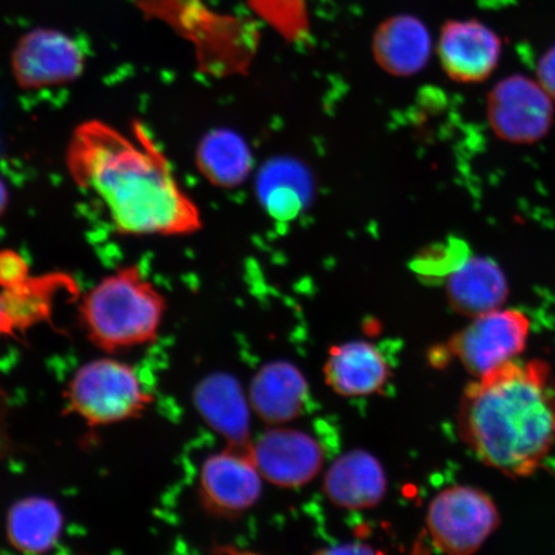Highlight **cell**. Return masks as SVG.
I'll use <instances>...</instances> for the list:
<instances>
[{
    "label": "cell",
    "instance_id": "6da1fadb",
    "mask_svg": "<svg viewBox=\"0 0 555 555\" xmlns=\"http://www.w3.org/2000/svg\"><path fill=\"white\" fill-rule=\"evenodd\" d=\"M66 164L81 190L106 210L117 233L179 237L203 228L199 208L142 124L130 134L92 120L74 130Z\"/></svg>",
    "mask_w": 555,
    "mask_h": 555
},
{
    "label": "cell",
    "instance_id": "7a4b0ae2",
    "mask_svg": "<svg viewBox=\"0 0 555 555\" xmlns=\"http://www.w3.org/2000/svg\"><path fill=\"white\" fill-rule=\"evenodd\" d=\"M460 428L478 460L511 477L535 474L555 446V382L541 360L505 363L464 391Z\"/></svg>",
    "mask_w": 555,
    "mask_h": 555
},
{
    "label": "cell",
    "instance_id": "3957f363",
    "mask_svg": "<svg viewBox=\"0 0 555 555\" xmlns=\"http://www.w3.org/2000/svg\"><path fill=\"white\" fill-rule=\"evenodd\" d=\"M80 319L88 338L108 353L154 343L166 298L138 267L117 269L82 296Z\"/></svg>",
    "mask_w": 555,
    "mask_h": 555
},
{
    "label": "cell",
    "instance_id": "277c9868",
    "mask_svg": "<svg viewBox=\"0 0 555 555\" xmlns=\"http://www.w3.org/2000/svg\"><path fill=\"white\" fill-rule=\"evenodd\" d=\"M66 404L90 427H106L139 418L154 402L134 366L114 358L81 365L68 382Z\"/></svg>",
    "mask_w": 555,
    "mask_h": 555
},
{
    "label": "cell",
    "instance_id": "5b68a950",
    "mask_svg": "<svg viewBox=\"0 0 555 555\" xmlns=\"http://www.w3.org/2000/svg\"><path fill=\"white\" fill-rule=\"evenodd\" d=\"M499 524L501 516L491 498L469 486L446 489L428 506L429 535L434 544L448 554L477 552Z\"/></svg>",
    "mask_w": 555,
    "mask_h": 555
},
{
    "label": "cell",
    "instance_id": "8992f818",
    "mask_svg": "<svg viewBox=\"0 0 555 555\" xmlns=\"http://www.w3.org/2000/svg\"><path fill=\"white\" fill-rule=\"evenodd\" d=\"M529 335L530 321L524 312L498 309L475 318L453 338L450 350L478 379L515 360Z\"/></svg>",
    "mask_w": 555,
    "mask_h": 555
},
{
    "label": "cell",
    "instance_id": "52a82bcc",
    "mask_svg": "<svg viewBox=\"0 0 555 555\" xmlns=\"http://www.w3.org/2000/svg\"><path fill=\"white\" fill-rule=\"evenodd\" d=\"M488 119L494 133L505 142L537 143L550 133L553 125L552 96L526 76H509L492 88Z\"/></svg>",
    "mask_w": 555,
    "mask_h": 555
},
{
    "label": "cell",
    "instance_id": "ba28073f",
    "mask_svg": "<svg viewBox=\"0 0 555 555\" xmlns=\"http://www.w3.org/2000/svg\"><path fill=\"white\" fill-rule=\"evenodd\" d=\"M81 47L67 34L35 29L24 35L11 55L13 78L24 89L68 85L85 72Z\"/></svg>",
    "mask_w": 555,
    "mask_h": 555
},
{
    "label": "cell",
    "instance_id": "9c48e42d",
    "mask_svg": "<svg viewBox=\"0 0 555 555\" xmlns=\"http://www.w3.org/2000/svg\"><path fill=\"white\" fill-rule=\"evenodd\" d=\"M261 478L249 455V448L228 446L221 453L208 456L201 468V502L214 515L238 516L259 501Z\"/></svg>",
    "mask_w": 555,
    "mask_h": 555
},
{
    "label": "cell",
    "instance_id": "30bf717a",
    "mask_svg": "<svg viewBox=\"0 0 555 555\" xmlns=\"http://www.w3.org/2000/svg\"><path fill=\"white\" fill-rule=\"evenodd\" d=\"M249 455L262 478L281 488H300L322 469L321 446L297 429L275 428L249 446Z\"/></svg>",
    "mask_w": 555,
    "mask_h": 555
},
{
    "label": "cell",
    "instance_id": "8fae6325",
    "mask_svg": "<svg viewBox=\"0 0 555 555\" xmlns=\"http://www.w3.org/2000/svg\"><path fill=\"white\" fill-rule=\"evenodd\" d=\"M502 40L477 20H453L442 26L437 55L449 78L461 85L489 79L502 55Z\"/></svg>",
    "mask_w": 555,
    "mask_h": 555
},
{
    "label": "cell",
    "instance_id": "7c38bea8",
    "mask_svg": "<svg viewBox=\"0 0 555 555\" xmlns=\"http://www.w3.org/2000/svg\"><path fill=\"white\" fill-rule=\"evenodd\" d=\"M194 405L215 433L223 436L229 447L247 449L249 441V405L245 392L232 374H210L194 388Z\"/></svg>",
    "mask_w": 555,
    "mask_h": 555
},
{
    "label": "cell",
    "instance_id": "4fadbf2b",
    "mask_svg": "<svg viewBox=\"0 0 555 555\" xmlns=\"http://www.w3.org/2000/svg\"><path fill=\"white\" fill-rule=\"evenodd\" d=\"M373 57L385 73L409 78L431 59L433 39L427 26L411 15L387 18L373 35Z\"/></svg>",
    "mask_w": 555,
    "mask_h": 555
},
{
    "label": "cell",
    "instance_id": "5bb4252c",
    "mask_svg": "<svg viewBox=\"0 0 555 555\" xmlns=\"http://www.w3.org/2000/svg\"><path fill=\"white\" fill-rule=\"evenodd\" d=\"M324 491L330 501L341 508H373L386 495L385 469L367 451H349L330 467L324 478Z\"/></svg>",
    "mask_w": 555,
    "mask_h": 555
},
{
    "label": "cell",
    "instance_id": "9a60e30c",
    "mask_svg": "<svg viewBox=\"0 0 555 555\" xmlns=\"http://www.w3.org/2000/svg\"><path fill=\"white\" fill-rule=\"evenodd\" d=\"M508 294V282L502 268L481 256L464 259L451 270L447 281L451 308L474 319L502 309Z\"/></svg>",
    "mask_w": 555,
    "mask_h": 555
},
{
    "label": "cell",
    "instance_id": "2e32d148",
    "mask_svg": "<svg viewBox=\"0 0 555 555\" xmlns=\"http://www.w3.org/2000/svg\"><path fill=\"white\" fill-rule=\"evenodd\" d=\"M308 397L307 378L294 364L282 360L263 365L249 387V405L269 425L296 420Z\"/></svg>",
    "mask_w": 555,
    "mask_h": 555
},
{
    "label": "cell",
    "instance_id": "e0dca14e",
    "mask_svg": "<svg viewBox=\"0 0 555 555\" xmlns=\"http://www.w3.org/2000/svg\"><path fill=\"white\" fill-rule=\"evenodd\" d=\"M256 196L269 217L291 221L308 207L314 196V182L307 166L297 159L276 157L261 166Z\"/></svg>",
    "mask_w": 555,
    "mask_h": 555
},
{
    "label": "cell",
    "instance_id": "ac0fdd59",
    "mask_svg": "<svg viewBox=\"0 0 555 555\" xmlns=\"http://www.w3.org/2000/svg\"><path fill=\"white\" fill-rule=\"evenodd\" d=\"M324 374L332 390L343 397H366L386 385L390 370L376 347L351 341L331 349Z\"/></svg>",
    "mask_w": 555,
    "mask_h": 555
},
{
    "label": "cell",
    "instance_id": "d6986e66",
    "mask_svg": "<svg viewBox=\"0 0 555 555\" xmlns=\"http://www.w3.org/2000/svg\"><path fill=\"white\" fill-rule=\"evenodd\" d=\"M7 538L25 554H43L59 543L64 530L60 506L46 496H26L7 515Z\"/></svg>",
    "mask_w": 555,
    "mask_h": 555
},
{
    "label": "cell",
    "instance_id": "ffe728a7",
    "mask_svg": "<svg viewBox=\"0 0 555 555\" xmlns=\"http://www.w3.org/2000/svg\"><path fill=\"white\" fill-rule=\"evenodd\" d=\"M196 165L208 183L232 190L246 182L254 155L245 138L231 129H215L201 139Z\"/></svg>",
    "mask_w": 555,
    "mask_h": 555
},
{
    "label": "cell",
    "instance_id": "44dd1931",
    "mask_svg": "<svg viewBox=\"0 0 555 555\" xmlns=\"http://www.w3.org/2000/svg\"><path fill=\"white\" fill-rule=\"evenodd\" d=\"M76 291L72 276L62 273L27 278L12 288L2 289V300L16 332H25L51 321L61 294Z\"/></svg>",
    "mask_w": 555,
    "mask_h": 555
},
{
    "label": "cell",
    "instance_id": "7402d4cb",
    "mask_svg": "<svg viewBox=\"0 0 555 555\" xmlns=\"http://www.w3.org/2000/svg\"><path fill=\"white\" fill-rule=\"evenodd\" d=\"M30 275L29 266L23 256L10 249L0 253V288L15 287Z\"/></svg>",
    "mask_w": 555,
    "mask_h": 555
},
{
    "label": "cell",
    "instance_id": "603a6c76",
    "mask_svg": "<svg viewBox=\"0 0 555 555\" xmlns=\"http://www.w3.org/2000/svg\"><path fill=\"white\" fill-rule=\"evenodd\" d=\"M538 78L541 87L555 100V44L539 61Z\"/></svg>",
    "mask_w": 555,
    "mask_h": 555
},
{
    "label": "cell",
    "instance_id": "cb8c5ba5",
    "mask_svg": "<svg viewBox=\"0 0 555 555\" xmlns=\"http://www.w3.org/2000/svg\"><path fill=\"white\" fill-rule=\"evenodd\" d=\"M16 333L15 325H13L10 315L7 314L2 295H0V337L16 336Z\"/></svg>",
    "mask_w": 555,
    "mask_h": 555
},
{
    "label": "cell",
    "instance_id": "d4e9b609",
    "mask_svg": "<svg viewBox=\"0 0 555 555\" xmlns=\"http://www.w3.org/2000/svg\"><path fill=\"white\" fill-rule=\"evenodd\" d=\"M10 204V192L9 189H7V185L4 183V180L0 178V218L3 217L7 207H9Z\"/></svg>",
    "mask_w": 555,
    "mask_h": 555
}]
</instances>
